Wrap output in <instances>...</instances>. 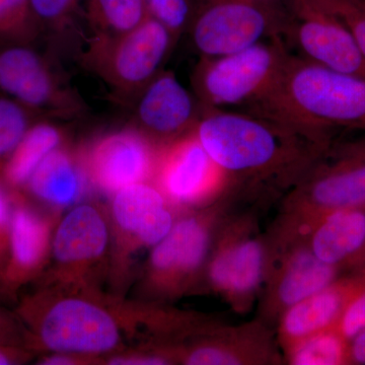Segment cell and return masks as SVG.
Listing matches in <instances>:
<instances>
[{"instance_id": "cell-27", "label": "cell", "mask_w": 365, "mask_h": 365, "mask_svg": "<svg viewBox=\"0 0 365 365\" xmlns=\"http://www.w3.org/2000/svg\"><path fill=\"white\" fill-rule=\"evenodd\" d=\"M42 34L31 0H0V39L35 44Z\"/></svg>"}, {"instance_id": "cell-31", "label": "cell", "mask_w": 365, "mask_h": 365, "mask_svg": "<svg viewBox=\"0 0 365 365\" xmlns=\"http://www.w3.org/2000/svg\"><path fill=\"white\" fill-rule=\"evenodd\" d=\"M345 339H353L365 330V289L353 297L337 326Z\"/></svg>"}, {"instance_id": "cell-4", "label": "cell", "mask_w": 365, "mask_h": 365, "mask_svg": "<svg viewBox=\"0 0 365 365\" xmlns=\"http://www.w3.org/2000/svg\"><path fill=\"white\" fill-rule=\"evenodd\" d=\"M237 202L227 192L208 205L180 212L169 234L150 250L136 299L169 304L202 292L216 235Z\"/></svg>"}, {"instance_id": "cell-33", "label": "cell", "mask_w": 365, "mask_h": 365, "mask_svg": "<svg viewBox=\"0 0 365 365\" xmlns=\"http://www.w3.org/2000/svg\"><path fill=\"white\" fill-rule=\"evenodd\" d=\"M0 345L26 348L23 326L16 314L9 313L0 307Z\"/></svg>"}, {"instance_id": "cell-10", "label": "cell", "mask_w": 365, "mask_h": 365, "mask_svg": "<svg viewBox=\"0 0 365 365\" xmlns=\"http://www.w3.org/2000/svg\"><path fill=\"white\" fill-rule=\"evenodd\" d=\"M109 256L107 210L97 203L76 204L57 222L49 266L39 280L43 284L102 287Z\"/></svg>"}, {"instance_id": "cell-23", "label": "cell", "mask_w": 365, "mask_h": 365, "mask_svg": "<svg viewBox=\"0 0 365 365\" xmlns=\"http://www.w3.org/2000/svg\"><path fill=\"white\" fill-rule=\"evenodd\" d=\"M64 143V129L51 119L41 120L26 132L13 155L0 168V182L11 191H23L36 168Z\"/></svg>"}, {"instance_id": "cell-36", "label": "cell", "mask_w": 365, "mask_h": 365, "mask_svg": "<svg viewBox=\"0 0 365 365\" xmlns=\"http://www.w3.org/2000/svg\"><path fill=\"white\" fill-rule=\"evenodd\" d=\"M350 356L355 364H365V330L353 338Z\"/></svg>"}, {"instance_id": "cell-24", "label": "cell", "mask_w": 365, "mask_h": 365, "mask_svg": "<svg viewBox=\"0 0 365 365\" xmlns=\"http://www.w3.org/2000/svg\"><path fill=\"white\" fill-rule=\"evenodd\" d=\"M83 4L93 35L126 33L150 16L145 0H85Z\"/></svg>"}, {"instance_id": "cell-16", "label": "cell", "mask_w": 365, "mask_h": 365, "mask_svg": "<svg viewBox=\"0 0 365 365\" xmlns=\"http://www.w3.org/2000/svg\"><path fill=\"white\" fill-rule=\"evenodd\" d=\"M282 39L300 57L319 66L365 78V58L351 35L332 14L311 0H287Z\"/></svg>"}, {"instance_id": "cell-17", "label": "cell", "mask_w": 365, "mask_h": 365, "mask_svg": "<svg viewBox=\"0 0 365 365\" xmlns=\"http://www.w3.org/2000/svg\"><path fill=\"white\" fill-rule=\"evenodd\" d=\"M9 191L13 212L1 284L6 299L16 300L21 288L39 280L49 266L53 235L60 216L59 213L40 211L25 192Z\"/></svg>"}, {"instance_id": "cell-19", "label": "cell", "mask_w": 365, "mask_h": 365, "mask_svg": "<svg viewBox=\"0 0 365 365\" xmlns=\"http://www.w3.org/2000/svg\"><path fill=\"white\" fill-rule=\"evenodd\" d=\"M133 124L158 146L195 130L203 108L174 72L162 71L133 101Z\"/></svg>"}, {"instance_id": "cell-34", "label": "cell", "mask_w": 365, "mask_h": 365, "mask_svg": "<svg viewBox=\"0 0 365 365\" xmlns=\"http://www.w3.org/2000/svg\"><path fill=\"white\" fill-rule=\"evenodd\" d=\"M44 365H93L104 364V359L73 353H46L38 360Z\"/></svg>"}, {"instance_id": "cell-25", "label": "cell", "mask_w": 365, "mask_h": 365, "mask_svg": "<svg viewBox=\"0 0 365 365\" xmlns=\"http://www.w3.org/2000/svg\"><path fill=\"white\" fill-rule=\"evenodd\" d=\"M345 338L337 327L314 334L284 350L290 365H338L346 361Z\"/></svg>"}, {"instance_id": "cell-5", "label": "cell", "mask_w": 365, "mask_h": 365, "mask_svg": "<svg viewBox=\"0 0 365 365\" xmlns=\"http://www.w3.org/2000/svg\"><path fill=\"white\" fill-rule=\"evenodd\" d=\"M365 204V135L339 145L329 144L297 184L284 194L279 215L268 232L287 240L319 218Z\"/></svg>"}, {"instance_id": "cell-20", "label": "cell", "mask_w": 365, "mask_h": 365, "mask_svg": "<svg viewBox=\"0 0 365 365\" xmlns=\"http://www.w3.org/2000/svg\"><path fill=\"white\" fill-rule=\"evenodd\" d=\"M91 189L79 148L66 143L41 162L23 192L52 212L60 213L81 203Z\"/></svg>"}, {"instance_id": "cell-8", "label": "cell", "mask_w": 365, "mask_h": 365, "mask_svg": "<svg viewBox=\"0 0 365 365\" xmlns=\"http://www.w3.org/2000/svg\"><path fill=\"white\" fill-rule=\"evenodd\" d=\"M177 41L167 26L148 16L119 35H93L81 62L121 100L131 101L163 71Z\"/></svg>"}, {"instance_id": "cell-3", "label": "cell", "mask_w": 365, "mask_h": 365, "mask_svg": "<svg viewBox=\"0 0 365 365\" xmlns=\"http://www.w3.org/2000/svg\"><path fill=\"white\" fill-rule=\"evenodd\" d=\"M248 112L324 141L338 129L365 131V78L290 53L270 90Z\"/></svg>"}, {"instance_id": "cell-35", "label": "cell", "mask_w": 365, "mask_h": 365, "mask_svg": "<svg viewBox=\"0 0 365 365\" xmlns=\"http://www.w3.org/2000/svg\"><path fill=\"white\" fill-rule=\"evenodd\" d=\"M33 355L34 353L26 348L0 345V365L25 364Z\"/></svg>"}, {"instance_id": "cell-21", "label": "cell", "mask_w": 365, "mask_h": 365, "mask_svg": "<svg viewBox=\"0 0 365 365\" xmlns=\"http://www.w3.org/2000/svg\"><path fill=\"white\" fill-rule=\"evenodd\" d=\"M353 294L352 287L334 281L287 309L277 323V340L283 351L309 336L337 327Z\"/></svg>"}, {"instance_id": "cell-29", "label": "cell", "mask_w": 365, "mask_h": 365, "mask_svg": "<svg viewBox=\"0 0 365 365\" xmlns=\"http://www.w3.org/2000/svg\"><path fill=\"white\" fill-rule=\"evenodd\" d=\"M151 18L167 26L175 40L187 32L194 11V0H145Z\"/></svg>"}, {"instance_id": "cell-7", "label": "cell", "mask_w": 365, "mask_h": 365, "mask_svg": "<svg viewBox=\"0 0 365 365\" xmlns=\"http://www.w3.org/2000/svg\"><path fill=\"white\" fill-rule=\"evenodd\" d=\"M273 250L252 212L223 220L206 267L204 288L222 297L235 313L250 311L267 276Z\"/></svg>"}, {"instance_id": "cell-32", "label": "cell", "mask_w": 365, "mask_h": 365, "mask_svg": "<svg viewBox=\"0 0 365 365\" xmlns=\"http://www.w3.org/2000/svg\"><path fill=\"white\" fill-rule=\"evenodd\" d=\"M11 212H13V203H11V193L9 189L0 182V277L9 256Z\"/></svg>"}, {"instance_id": "cell-37", "label": "cell", "mask_w": 365, "mask_h": 365, "mask_svg": "<svg viewBox=\"0 0 365 365\" xmlns=\"http://www.w3.org/2000/svg\"><path fill=\"white\" fill-rule=\"evenodd\" d=\"M6 299V297L4 294V290H2L1 277H0V302H4Z\"/></svg>"}, {"instance_id": "cell-12", "label": "cell", "mask_w": 365, "mask_h": 365, "mask_svg": "<svg viewBox=\"0 0 365 365\" xmlns=\"http://www.w3.org/2000/svg\"><path fill=\"white\" fill-rule=\"evenodd\" d=\"M0 93L51 119H73L88 108L35 44L0 39Z\"/></svg>"}, {"instance_id": "cell-6", "label": "cell", "mask_w": 365, "mask_h": 365, "mask_svg": "<svg viewBox=\"0 0 365 365\" xmlns=\"http://www.w3.org/2000/svg\"><path fill=\"white\" fill-rule=\"evenodd\" d=\"M110 294L125 297L133 280L137 260L162 241L179 213L151 182H137L110 197Z\"/></svg>"}, {"instance_id": "cell-2", "label": "cell", "mask_w": 365, "mask_h": 365, "mask_svg": "<svg viewBox=\"0 0 365 365\" xmlns=\"http://www.w3.org/2000/svg\"><path fill=\"white\" fill-rule=\"evenodd\" d=\"M14 314L34 354L73 353L105 359L133 342L126 297L106 294L102 287L40 283L18 302Z\"/></svg>"}, {"instance_id": "cell-15", "label": "cell", "mask_w": 365, "mask_h": 365, "mask_svg": "<svg viewBox=\"0 0 365 365\" xmlns=\"http://www.w3.org/2000/svg\"><path fill=\"white\" fill-rule=\"evenodd\" d=\"M158 150L132 125L79 148L91 188L109 198L125 187L151 182Z\"/></svg>"}, {"instance_id": "cell-28", "label": "cell", "mask_w": 365, "mask_h": 365, "mask_svg": "<svg viewBox=\"0 0 365 365\" xmlns=\"http://www.w3.org/2000/svg\"><path fill=\"white\" fill-rule=\"evenodd\" d=\"M345 26L365 58V0H311Z\"/></svg>"}, {"instance_id": "cell-1", "label": "cell", "mask_w": 365, "mask_h": 365, "mask_svg": "<svg viewBox=\"0 0 365 365\" xmlns=\"http://www.w3.org/2000/svg\"><path fill=\"white\" fill-rule=\"evenodd\" d=\"M195 133L237 200L289 191L332 141L253 113L203 109Z\"/></svg>"}, {"instance_id": "cell-22", "label": "cell", "mask_w": 365, "mask_h": 365, "mask_svg": "<svg viewBox=\"0 0 365 365\" xmlns=\"http://www.w3.org/2000/svg\"><path fill=\"white\" fill-rule=\"evenodd\" d=\"M299 235L317 258L337 267L364 248L365 213L359 208L333 211Z\"/></svg>"}, {"instance_id": "cell-13", "label": "cell", "mask_w": 365, "mask_h": 365, "mask_svg": "<svg viewBox=\"0 0 365 365\" xmlns=\"http://www.w3.org/2000/svg\"><path fill=\"white\" fill-rule=\"evenodd\" d=\"M151 182L178 213L203 207L228 192V180L195 130L160 146Z\"/></svg>"}, {"instance_id": "cell-11", "label": "cell", "mask_w": 365, "mask_h": 365, "mask_svg": "<svg viewBox=\"0 0 365 365\" xmlns=\"http://www.w3.org/2000/svg\"><path fill=\"white\" fill-rule=\"evenodd\" d=\"M284 21L276 0H194L188 32L201 57L222 56L282 37Z\"/></svg>"}, {"instance_id": "cell-14", "label": "cell", "mask_w": 365, "mask_h": 365, "mask_svg": "<svg viewBox=\"0 0 365 365\" xmlns=\"http://www.w3.org/2000/svg\"><path fill=\"white\" fill-rule=\"evenodd\" d=\"M270 242L272 261L259 294L256 319L273 329L287 309L333 283L337 267L317 258L299 235Z\"/></svg>"}, {"instance_id": "cell-30", "label": "cell", "mask_w": 365, "mask_h": 365, "mask_svg": "<svg viewBox=\"0 0 365 365\" xmlns=\"http://www.w3.org/2000/svg\"><path fill=\"white\" fill-rule=\"evenodd\" d=\"M85 0H31L41 30L61 31L71 25Z\"/></svg>"}, {"instance_id": "cell-9", "label": "cell", "mask_w": 365, "mask_h": 365, "mask_svg": "<svg viewBox=\"0 0 365 365\" xmlns=\"http://www.w3.org/2000/svg\"><path fill=\"white\" fill-rule=\"evenodd\" d=\"M289 54L277 36L241 51L201 57L192 74L194 95L203 109L248 107L270 90Z\"/></svg>"}, {"instance_id": "cell-26", "label": "cell", "mask_w": 365, "mask_h": 365, "mask_svg": "<svg viewBox=\"0 0 365 365\" xmlns=\"http://www.w3.org/2000/svg\"><path fill=\"white\" fill-rule=\"evenodd\" d=\"M44 119L51 118L0 93V168L13 155L31 127Z\"/></svg>"}, {"instance_id": "cell-18", "label": "cell", "mask_w": 365, "mask_h": 365, "mask_svg": "<svg viewBox=\"0 0 365 365\" xmlns=\"http://www.w3.org/2000/svg\"><path fill=\"white\" fill-rule=\"evenodd\" d=\"M177 364L276 365L284 364L272 328L255 319L240 326L222 323L174 345Z\"/></svg>"}]
</instances>
